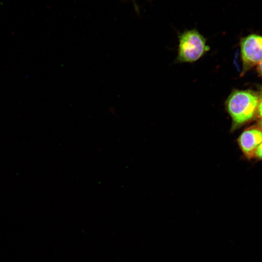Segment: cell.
<instances>
[{
	"mask_svg": "<svg viewBox=\"0 0 262 262\" xmlns=\"http://www.w3.org/2000/svg\"><path fill=\"white\" fill-rule=\"evenodd\" d=\"M260 103L259 96L247 90H235L225 102L226 111L232 120L231 131H234L254 115Z\"/></svg>",
	"mask_w": 262,
	"mask_h": 262,
	"instance_id": "6da1fadb",
	"label": "cell"
},
{
	"mask_svg": "<svg viewBox=\"0 0 262 262\" xmlns=\"http://www.w3.org/2000/svg\"><path fill=\"white\" fill-rule=\"evenodd\" d=\"M178 54L175 63H194L201 58L210 49L207 39L197 30H186L178 36Z\"/></svg>",
	"mask_w": 262,
	"mask_h": 262,
	"instance_id": "7a4b0ae2",
	"label": "cell"
},
{
	"mask_svg": "<svg viewBox=\"0 0 262 262\" xmlns=\"http://www.w3.org/2000/svg\"><path fill=\"white\" fill-rule=\"evenodd\" d=\"M241 58L243 69L246 70L262 60V36L251 34L241 39Z\"/></svg>",
	"mask_w": 262,
	"mask_h": 262,
	"instance_id": "3957f363",
	"label": "cell"
},
{
	"mask_svg": "<svg viewBox=\"0 0 262 262\" xmlns=\"http://www.w3.org/2000/svg\"><path fill=\"white\" fill-rule=\"evenodd\" d=\"M237 141L245 155L248 158L253 157L262 142V131L255 128L246 129L241 134Z\"/></svg>",
	"mask_w": 262,
	"mask_h": 262,
	"instance_id": "277c9868",
	"label": "cell"
},
{
	"mask_svg": "<svg viewBox=\"0 0 262 262\" xmlns=\"http://www.w3.org/2000/svg\"><path fill=\"white\" fill-rule=\"evenodd\" d=\"M255 156L262 160V142L259 146L255 153Z\"/></svg>",
	"mask_w": 262,
	"mask_h": 262,
	"instance_id": "5b68a950",
	"label": "cell"
},
{
	"mask_svg": "<svg viewBox=\"0 0 262 262\" xmlns=\"http://www.w3.org/2000/svg\"><path fill=\"white\" fill-rule=\"evenodd\" d=\"M257 111L258 115L260 117H262V100L260 102Z\"/></svg>",
	"mask_w": 262,
	"mask_h": 262,
	"instance_id": "8992f818",
	"label": "cell"
},
{
	"mask_svg": "<svg viewBox=\"0 0 262 262\" xmlns=\"http://www.w3.org/2000/svg\"><path fill=\"white\" fill-rule=\"evenodd\" d=\"M258 71L262 76V60L258 64Z\"/></svg>",
	"mask_w": 262,
	"mask_h": 262,
	"instance_id": "52a82bcc",
	"label": "cell"
},
{
	"mask_svg": "<svg viewBox=\"0 0 262 262\" xmlns=\"http://www.w3.org/2000/svg\"><path fill=\"white\" fill-rule=\"evenodd\" d=\"M260 127L261 128V129H262V119H261L260 122Z\"/></svg>",
	"mask_w": 262,
	"mask_h": 262,
	"instance_id": "ba28073f",
	"label": "cell"
}]
</instances>
